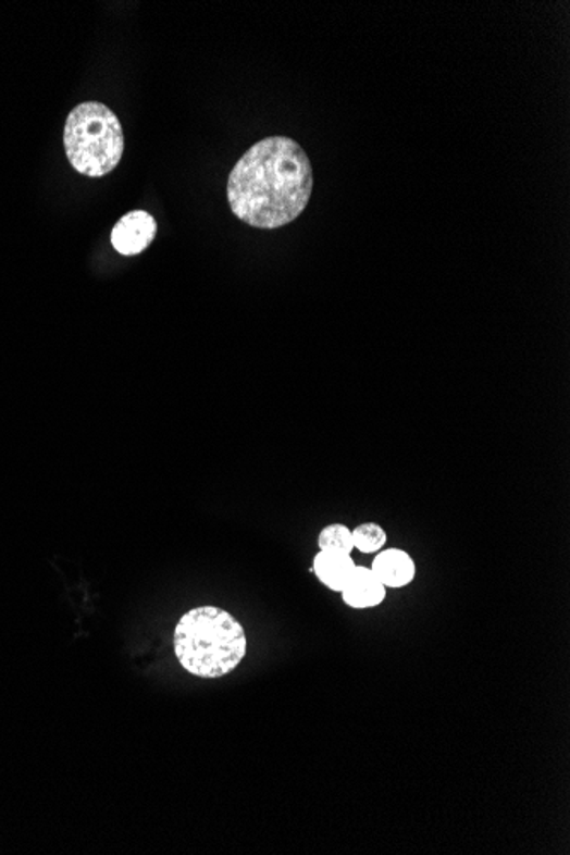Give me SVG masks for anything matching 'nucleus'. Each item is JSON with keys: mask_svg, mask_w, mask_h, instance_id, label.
I'll return each mask as SVG.
<instances>
[{"mask_svg": "<svg viewBox=\"0 0 570 855\" xmlns=\"http://www.w3.org/2000/svg\"><path fill=\"white\" fill-rule=\"evenodd\" d=\"M340 596L344 605L352 610H373L386 602L388 590L377 581L371 567L356 566L349 581L345 582Z\"/></svg>", "mask_w": 570, "mask_h": 855, "instance_id": "nucleus-6", "label": "nucleus"}, {"mask_svg": "<svg viewBox=\"0 0 570 855\" xmlns=\"http://www.w3.org/2000/svg\"><path fill=\"white\" fill-rule=\"evenodd\" d=\"M65 156L77 173L103 178L119 168L125 135L119 116L99 101L77 104L64 128Z\"/></svg>", "mask_w": 570, "mask_h": 855, "instance_id": "nucleus-3", "label": "nucleus"}, {"mask_svg": "<svg viewBox=\"0 0 570 855\" xmlns=\"http://www.w3.org/2000/svg\"><path fill=\"white\" fill-rule=\"evenodd\" d=\"M313 185V166L305 149L275 135L258 140L234 164L227 202L246 226L277 230L305 212Z\"/></svg>", "mask_w": 570, "mask_h": 855, "instance_id": "nucleus-1", "label": "nucleus"}, {"mask_svg": "<svg viewBox=\"0 0 570 855\" xmlns=\"http://www.w3.org/2000/svg\"><path fill=\"white\" fill-rule=\"evenodd\" d=\"M354 548L361 554L371 555L383 550L388 543V533L381 524L362 523L352 530Z\"/></svg>", "mask_w": 570, "mask_h": 855, "instance_id": "nucleus-9", "label": "nucleus"}, {"mask_svg": "<svg viewBox=\"0 0 570 855\" xmlns=\"http://www.w3.org/2000/svg\"><path fill=\"white\" fill-rule=\"evenodd\" d=\"M318 548L323 552L352 555V552L356 550L354 548L352 530L347 524H326L320 531V535H318Z\"/></svg>", "mask_w": 570, "mask_h": 855, "instance_id": "nucleus-8", "label": "nucleus"}, {"mask_svg": "<svg viewBox=\"0 0 570 855\" xmlns=\"http://www.w3.org/2000/svg\"><path fill=\"white\" fill-rule=\"evenodd\" d=\"M354 569H356V560L352 559V555L320 550L314 555L311 572H314L318 581L326 590L340 593L345 582L352 575Z\"/></svg>", "mask_w": 570, "mask_h": 855, "instance_id": "nucleus-7", "label": "nucleus"}, {"mask_svg": "<svg viewBox=\"0 0 570 855\" xmlns=\"http://www.w3.org/2000/svg\"><path fill=\"white\" fill-rule=\"evenodd\" d=\"M158 234L154 215L146 210H132L123 215L111 231V245L123 257H135L152 245Z\"/></svg>", "mask_w": 570, "mask_h": 855, "instance_id": "nucleus-4", "label": "nucleus"}, {"mask_svg": "<svg viewBox=\"0 0 570 855\" xmlns=\"http://www.w3.org/2000/svg\"><path fill=\"white\" fill-rule=\"evenodd\" d=\"M371 570L386 590H404L416 581L417 563L404 548H383L374 557Z\"/></svg>", "mask_w": 570, "mask_h": 855, "instance_id": "nucleus-5", "label": "nucleus"}, {"mask_svg": "<svg viewBox=\"0 0 570 855\" xmlns=\"http://www.w3.org/2000/svg\"><path fill=\"white\" fill-rule=\"evenodd\" d=\"M176 659L191 677L218 680L233 673L248 650L245 627L219 606H197L179 618L173 634Z\"/></svg>", "mask_w": 570, "mask_h": 855, "instance_id": "nucleus-2", "label": "nucleus"}]
</instances>
